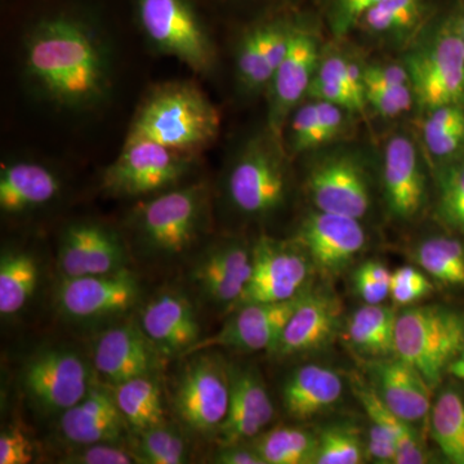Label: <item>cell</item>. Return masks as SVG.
Here are the masks:
<instances>
[{
    "instance_id": "1",
    "label": "cell",
    "mask_w": 464,
    "mask_h": 464,
    "mask_svg": "<svg viewBox=\"0 0 464 464\" xmlns=\"http://www.w3.org/2000/svg\"><path fill=\"white\" fill-rule=\"evenodd\" d=\"M25 72L45 99L65 109H87L108 96V52L93 27L72 14L36 23L25 41Z\"/></svg>"
},
{
    "instance_id": "2",
    "label": "cell",
    "mask_w": 464,
    "mask_h": 464,
    "mask_svg": "<svg viewBox=\"0 0 464 464\" xmlns=\"http://www.w3.org/2000/svg\"><path fill=\"white\" fill-rule=\"evenodd\" d=\"M221 119L191 82H172L150 92L134 115L127 139H145L195 155L215 141Z\"/></svg>"
},
{
    "instance_id": "3",
    "label": "cell",
    "mask_w": 464,
    "mask_h": 464,
    "mask_svg": "<svg viewBox=\"0 0 464 464\" xmlns=\"http://www.w3.org/2000/svg\"><path fill=\"white\" fill-rule=\"evenodd\" d=\"M464 347L463 317L438 306L411 307L396 322L395 353L435 387Z\"/></svg>"
},
{
    "instance_id": "4",
    "label": "cell",
    "mask_w": 464,
    "mask_h": 464,
    "mask_svg": "<svg viewBox=\"0 0 464 464\" xmlns=\"http://www.w3.org/2000/svg\"><path fill=\"white\" fill-rule=\"evenodd\" d=\"M140 27L152 47L198 72L215 65V45L192 0H136Z\"/></svg>"
},
{
    "instance_id": "5",
    "label": "cell",
    "mask_w": 464,
    "mask_h": 464,
    "mask_svg": "<svg viewBox=\"0 0 464 464\" xmlns=\"http://www.w3.org/2000/svg\"><path fill=\"white\" fill-rule=\"evenodd\" d=\"M206 212V188L190 185L172 188L137 209L140 240L149 253L160 257L181 255L197 240Z\"/></svg>"
},
{
    "instance_id": "6",
    "label": "cell",
    "mask_w": 464,
    "mask_h": 464,
    "mask_svg": "<svg viewBox=\"0 0 464 464\" xmlns=\"http://www.w3.org/2000/svg\"><path fill=\"white\" fill-rule=\"evenodd\" d=\"M230 404V366L208 350L191 353L177 377L173 406L191 431H218Z\"/></svg>"
},
{
    "instance_id": "7",
    "label": "cell",
    "mask_w": 464,
    "mask_h": 464,
    "mask_svg": "<svg viewBox=\"0 0 464 464\" xmlns=\"http://www.w3.org/2000/svg\"><path fill=\"white\" fill-rule=\"evenodd\" d=\"M195 155L145 139H127L103 174V188L115 197H145L166 191L188 173Z\"/></svg>"
},
{
    "instance_id": "8",
    "label": "cell",
    "mask_w": 464,
    "mask_h": 464,
    "mask_svg": "<svg viewBox=\"0 0 464 464\" xmlns=\"http://www.w3.org/2000/svg\"><path fill=\"white\" fill-rule=\"evenodd\" d=\"M91 366L69 348H44L23 366L20 381L26 398L43 414L61 415L93 386Z\"/></svg>"
},
{
    "instance_id": "9",
    "label": "cell",
    "mask_w": 464,
    "mask_h": 464,
    "mask_svg": "<svg viewBox=\"0 0 464 464\" xmlns=\"http://www.w3.org/2000/svg\"><path fill=\"white\" fill-rule=\"evenodd\" d=\"M285 168L273 146L255 141L237 158L227 177V194L240 213L264 217L285 200Z\"/></svg>"
},
{
    "instance_id": "10",
    "label": "cell",
    "mask_w": 464,
    "mask_h": 464,
    "mask_svg": "<svg viewBox=\"0 0 464 464\" xmlns=\"http://www.w3.org/2000/svg\"><path fill=\"white\" fill-rule=\"evenodd\" d=\"M411 90L418 102L433 110L464 101V51L460 35L445 33L409 57Z\"/></svg>"
},
{
    "instance_id": "11",
    "label": "cell",
    "mask_w": 464,
    "mask_h": 464,
    "mask_svg": "<svg viewBox=\"0 0 464 464\" xmlns=\"http://www.w3.org/2000/svg\"><path fill=\"white\" fill-rule=\"evenodd\" d=\"M139 297V279L128 267L111 274L63 277L57 290L63 315L84 322L121 315Z\"/></svg>"
},
{
    "instance_id": "12",
    "label": "cell",
    "mask_w": 464,
    "mask_h": 464,
    "mask_svg": "<svg viewBox=\"0 0 464 464\" xmlns=\"http://www.w3.org/2000/svg\"><path fill=\"white\" fill-rule=\"evenodd\" d=\"M304 249L262 237L252 249V274L237 307L288 301L304 289L310 264Z\"/></svg>"
},
{
    "instance_id": "13",
    "label": "cell",
    "mask_w": 464,
    "mask_h": 464,
    "mask_svg": "<svg viewBox=\"0 0 464 464\" xmlns=\"http://www.w3.org/2000/svg\"><path fill=\"white\" fill-rule=\"evenodd\" d=\"M307 290H302L288 301L241 304L221 331L212 337L201 338L186 356L215 347L237 348L249 353L274 351L290 316L297 310Z\"/></svg>"
},
{
    "instance_id": "14",
    "label": "cell",
    "mask_w": 464,
    "mask_h": 464,
    "mask_svg": "<svg viewBox=\"0 0 464 464\" xmlns=\"http://www.w3.org/2000/svg\"><path fill=\"white\" fill-rule=\"evenodd\" d=\"M163 355L142 331L125 324L102 333L93 346V366L111 386L155 375Z\"/></svg>"
},
{
    "instance_id": "15",
    "label": "cell",
    "mask_w": 464,
    "mask_h": 464,
    "mask_svg": "<svg viewBox=\"0 0 464 464\" xmlns=\"http://www.w3.org/2000/svg\"><path fill=\"white\" fill-rule=\"evenodd\" d=\"M366 243L359 219L333 213H313L299 230V244L311 264L325 274H338L353 262Z\"/></svg>"
},
{
    "instance_id": "16",
    "label": "cell",
    "mask_w": 464,
    "mask_h": 464,
    "mask_svg": "<svg viewBox=\"0 0 464 464\" xmlns=\"http://www.w3.org/2000/svg\"><path fill=\"white\" fill-rule=\"evenodd\" d=\"M121 237L106 226L79 222L61 237L58 266L63 277L111 274L127 267Z\"/></svg>"
},
{
    "instance_id": "17",
    "label": "cell",
    "mask_w": 464,
    "mask_h": 464,
    "mask_svg": "<svg viewBox=\"0 0 464 464\" xmlns=\"http://www.w3.org/2000/svg\"><path fill=\"white\" fill-rule=\"evenodd\" d=\"M311 199L322 212L360 219L371 208V188L362 168L353 159L320 161L308 176Z\"/></svg>"
},
{
    "instance_id": "18",
    "label": "cell",
    "mask_w": 464,
    "mask_h": 464,
    "mask_svg": "<svg viewBox=\"0 0 464 464\" xmlns=\"http://www.w3.org/2000/svg\"><path fill=\"white\" fill-rule=\"evenodd\" d=\"M252 274V250L237 241H221L195 261L190 276L198 292L210 304H239Z\"/></svg>"
},
{
    "instance_id": "19",
    "label": "cell",
    "mask_w": 464,
    "mask_h": 464,
    "mask_svg": "<svg viewBox=\"0 0 464 464\" xmlns=\"http://www.w3.org/2000/svg\"><path fill=\"white\" fill-rule=\"evenodd\" d=\"M315 36L306 30L292 29L289 50L271 81L270 125L279 137L284 121L307 93L317 63Z\"/></svg>"
},
{
    "instance_id": "20",
    "label": "cell",
    "mask_w": 464,
    "mask_h": 464,
    "mask_svg": "<svg viewBox=\"0 0 464 464\" xmlns=\"http://www.w3.org/2000/svg\"><path fill=\"white\" fill-rule=\"evenodd\" d=\"M141 328L164 357L186 356L201 340L194 306L179 293H163L150 301Z\"/></svg>"
},
{
    "instance_id": "21",
    "label": "cell",
    "mask_w": 464,
    "mask_h": 464,
    "mask_svg": "<svg viewBox=\"0 0 464 464\" xmlns=\"http://www.w3.org/2000/svg\"><path fill=\"white\" fill-rule=\"evenodd\" d=\"M273 420V401L257 372L230 366V404L218 430L222 445L257 438Z\"/></svg>"
},
{
    "instance_id": "22",
    "label": "cell",
    "mask_w": 464,
    "mask_h": 464,
    "mask_svg": "<svg viewBox=\"0 0 464 464\" xmlns=\"http://www.w3.org/2000/svg\"><path fill=\"white\" fill-rule=\"evenodd\" d=\"M128 423L116 402L114 390L93 383L87 395L60 415V431L67 442L84 447L118 442Z\"/></svg>"
},
{
    "instance_id": "23",
    "label": "cell",
    "mask_w": 464,
    "mask_h": 464,
    "mask_svg": "<svg viewBox=\"0 0 464 464\" xmlns=\"http://www.w3.org/2000/svg\"><path fill=\"white\" fill-rule=\"evenodd\" d=\"M342 304L328 292H310L290 316L274 353L280 356L310 353L325 346L340 328Z\"/></svg>"
},
{
    "instance_id": "24",
    "label": "cell",
    "mask_w": 464,
    "mask_h": 464,
    "mask_svg": "<svg viewBox=\"0 0 464 464\" xmlns=\"http://www.w3.org/2000/svg\"><path fill=\"white\" fill-rule=\"evenodd\" d=\"M384 194L390 212L400 219H411L422 209L426 183L413 142L396 136L384 151Z\"/></svg>"
},
{
    "instance_id": "25",
    "label": "cell",
    "mask_w": 464,
    "mask_h": 464,
    "mask_svg": "<svg viewBox=\"0 0 464 464\" xmlns=\"http://www.w3.org/2000/svg\"><path fill=\"white\" fill-rule=\"evenodd\" d=\"M373 377L382 401L406 422L422 420L431 411L432 387L400 357L374 362Z\"/></svg>"
},
{
    "instance_id": "26",
    "label": "cell",
    "mask_w": 464,
    "mask_h": 464,
    "mask_svg": "<svg viewBox=\"0 0 464 464\" xmlns=\"http://www.w3.org/2000/svg\"><path fill=\"white\" fill-rule=\"evenodd\" d=\"M61 191L60 179L50 168L33 161H14L0 172V209L20 215L51 203Z\"/></svg>"
},
{
    "instance_id": "27",
    "label": "cell",
    "mask_w": 464,
    "mask_h": 464,
    "mask_svg": "<svg viewBox=\"0 0 464 464\" xmlns=\"http://www.w3.org/2000/svg\"><path fill=\"white\" fill-rule=\"evenodd\" d=\"M343 383L340 374L326 366H302L283 386V405L297 420H307L340 401Z\"/></svg>"
},
{
    "instance_id": "28",
    "label": "cell",
    "mask_w": 464,
    "mask_h": 464,
    "mask_svg": "<svg viewBox=\"0 0 464 464\" xmlns=\"http://www.w3.org/2000/svg\"><path fill=\"white\" fill-rule=\"evenodd\" d=\"M398 314L382 304H368L359 308L348 322L350 343L366 356L386 359L395 353V331Z\"/></svg>"
},
{
    "instance_id": "29",
    "label": "cell",
    "mask_w": 464,
    "mask_h": 464,
    "mask_svg": "<svg viewBox=\"0 0 464 464\" xmlns=\"http://www.w3.org/2000/svg\"><path fill=\"white\" fill-rule=\"evenodd\" d=\"M114 395L128 426L137 432L166 423L160 386L155 375L118 384L114 386Z\"/></svg>"
},
{
    "instance_id": "30",
    "label": "cell",
    "mask_w": 464,
    "mask_h": 464,
    "mask_svg": "<svg viewBox=\"0 0 464 464\" xmlns=\"http://www.w3.org/2000/svg\"><path fill=\"white\" fill-rule=\"evenodd\" d=\"M39 267L26 252H3L0 258V314L11 316L29 304L38 288Z\"/></svg>"
},
{
    "instance_id": "31",
    "label": "cell",
    "mask_w": 464,
    "mask_h": 464,
    "mask_svg": "<svg viewBox=\"0 0 464 464\" xmlns=\"http://www.w3.org/2000/svg\"><path fill=\"white\" fill-rule=\"evenodd\" d=\"M357 399L362 402L366 414L372 422L380 424L393 436L398 447V457L395 464H423L427 463L426 451L422 441L418 438L411 423L391 411L382 401L375 390L366 389L362 383H355Z\"/></svg>"
},
{
    "instance_id": "32",
    "label": "cell",
    "mask_w": 464,
    "mask_h": 464,
    "mask_svg": "<svg viewBox=\"0 0 464 464\" xmlns=\"http://www.w3.org/2000/svg\"><path fill=\"white\" fill-rule=\"evenodd\" d=\"M319 436L297 427H277L259 436L253 445L266 464L315 463Z\"/></svg>"
},
{
    "instance_id": "33",
    "label": "cell",
    "mask_w": 464,
    "mask_h": 464,
    "mask_svg": "<svg viewBox=\"0 0 464 464\" xmlns=\"http://www.w3.org/2000/svg\"><path fill=\"white\" fill-rule=\"evenodd\" d=\"M433 440L449 462L464 464V398L447 390L432 406Z\"/></svg>"
},
{
    "instance_id": "34",
    "label": "cell",
    "mask_w": 464,
    "mask_h": 464,
    "mask_svg": "<svg viewBox=\"0 0 464 464\" xmlns=\"http://www.w3.org/2000/svg\"><path fill=\"white\" fill-rule=\"evenodd\" d=\"M415 259L433 279L464 285V246L450 237H431L415 250Z\"/></svg>"
},
{
    "instance_id": "35",
    "label": "cell",
    "mask_w": 464,
    "mask_h": 464,
    "mask_svg": "<svg viewBox=\"0 0 464 464\" xmlns=\"http://www.w3.org/2000/svg\"><path fill=\"white\" fill-rule=\"evenodd\" d=\"M133 456L136 463L181 464L188 459V447L181 433L164 423L140 432Z\"/></svg>"
},
{
    "instance_id": "36",
    "label": "cell",
    "mask_w": 464,
    "mask_h": 464,
    "mask_svg": "<svg viewBox=\"0 0 464 464\" xmlns=\"http://www.w3.org/2000/svg\"><path fill=\"white\" fill-rule=\"evenodd\" d=\"M422 14V0H383L366 11L360 23L374 33L411 29Z\"/></svg>"
},
{
    "instance_id": "37",
    "label": "cell",
    "mask_w": 464,
    "mask_h": 464,
    "mask_svg": "<svg viewBox=\"0 0 464 464\" xmlns=\"http://www.w3.org/2000/svg\"><path fill=\"white\" fill-rule=\"evenodd\" d=\"M362 456V440L351 427H329L319 436L316 464H359Z\"/></svg>"
},
{
    "instance_id": "38",
    "label": "cell",
    "mask_w": 464,
    "mask_h": 464,
    "mask_svg": "<svg viewBox=\"0 0 464 464\" xmlns=\"http://www.w3.org/2000/svg\"><path fill=\"white\" fill-rule=\"evenodd\" d=\"M237 76L241 84L249 91H259L270 85L274 72L268 65L262 50L258 27L244 36L237 50Z\"/></svg>"
},
{
    "instance_id": "39",
    "label": "cell",
    "mask_w": 464,
    "mask_h": 464,
    "mask_svg": "<svg viewBox=\"0 0 464 464\" xmlns=\"http://www.w3.org/2000/svg\"><path fill=\"white\" fill-rule=\"evenodd\" d=\"M440 213L449 225L464 230V164L453 167L440 179Z\"/></svg>"
},
{
    "instance_id": "40",
    "label": "cell",
    "mask_w": 464,
    "mask_h": 464,
    "mask_svg": "<svg viewBox=\"0 0 464 464\" xmlns=\"http://www.w3.org/2000/svg\"><path fill=\"white\" fill-rule=\"evenodd\" d=\"M391 275L386 266L380 262H366L355 274V285L365 304H380L390 295Z\"/></svg>"
},
{
    "instance_id": "41",
    "label": "cell",
    "mask_w": 464,
    "mask_h": 464,
    "mask_svg": "<svg viewBox=\"0 0 464 464\" xmlns=\"http://www.w3.org/2000/svg\"><path fill=\"white\" fill-rule=\"evenodd\" d=\"M414 92L411 85L399 87L366 88V105L372 106L382 116L395 118L404 114L413 105Z\"/></svg>"
},
{
    "instance_id": "42",
    "label": "cell",
    "mask_w": 464,
    "mask_h": 464,
    "mask_svg": "<svg viewBox=\"0 0 464 464\" xmlns=\"http://www.w3.org/2000/svg\"><path fill=\"white\" fill-rule=\"evenodd\" d=\"M432 286L420 271L413 267L398 268L391 275L390 295L398 304H411L426 297Z\"/></svg>"
},
{
    "instance_id": "43",
    "label": "cell",
    "mask_w": 464,
    "mask_h": 464,
    "mask_svg": "<svg viewBox=\"0 0 464 464\" xmlns=\"http://www.w3.org/2000/svg\"><path fill=\"white\" fill-rule=\"evenodd\" d=\"M61 460L69 464H132L136 463L133 453H128L118 442H100L84 445Z\"/></svg>"
},
{
    "instance_id": "44",
    "label": "cell",
    "mask_w": 464,
    "mask_h": 464,
    "mask_svg": "<svg viewBox=\"0 0 464 464\" xmlns=\"http://www.w3.org/2000/svg\"><path fill=\"white\" fill-rule=\"evenodd\" d=\"M319 125H317L316 102L302 106L290 123V148L295 152L307 151L319 146L317 140Z\"/></svg>"
},
{
    "instance_id": "45",
    "label": "cell",
    "mask_w": 464,
    "mask_h": 464,
    "mask_svg": "<svg viewBox=\"0 0 464 464\" xmlns=\"http://www.w3.org/2000/svg\"><path fill=\"white\" fill-rule=\"evenodd\" d=\"M307 93L317 101H326L351 111H362L365 108V105H362L343 85L320 78L316 74L311 82Z\"/></svg>"
},
{
    "instance_id": "46",
    "label": "cell",
    "mask_w": 464,
    "mask_h": 464,
    "mask_svg": "<svg viewBox=\"0 0 464 464\" xmlns=\"http://www.w3.org/2000/svg\"><path fill=\"white\" fill-rule=\"evenodd\" d=\"M34 458V447L26 433L11 427L0 435V464H27Z\"/></svg>"
},
{
    "instance_id": "47",
    "label": "cell",
    "mask_w": 464,
    "mask_h": 464,
    "mask_svg": "<svg viewBox=\"0 0 464 464\" xmlns=\"http://www.w3.org/2000/svg\"><path fill=\"white\" fill-rule=\"evenodd\" d=\"M458 130H464L463 110L459 106H441L431 110L424 123L423 136L429 140Z\"/></svg>"
},
{
    "instance_id": "48",
    "label": "cell",
    "mask_w": 464,
    "mask_h": 464,
    "mask_svg": "<svg viewBox=\"0 0 464 464\" xmlns=\"http://www.w3.org/2000/svg\"><path fill=\"white\" fill-rule=\"evenodd\" d=\"M366 88L399 87L411 85L408 69L401 66H369L362 70Z\"/></svg>"
},
{
    "instance_id": "49",
    "label": "cell",
    "mask_w": 464,
    "mask_h": 464,
    "mask_svg": "<svg viewBox=\"0 0 464 464\" xmlns=\"http://www.w3.org/2000/svg\"><path fill=\"white\" fill-rule=\"evenodd\" d=\"M317 106V125H319V146L323 143L332 141L341 132L343 125V112L340 106L326 101H316Z\"/></svg>"
},
{
    "instance_id": "50",
    "label": "cell",
    "mask_w": 464,
    "mask_h": 464,
    "mask_svg": "<svg viewBox=\"0 0 464 464\" xmlns=\"http://www.w3.org/2000/svg\"><path fill=\"white\" fill-rule=\"evenodd\" d=\"M368 453L380 463H395L398 447L395 439L380 424L372 422L369 432Z\"/></svg>"
},
{
    "instance_id": "51",
    "label": "cell",
    "mask_w": 464,
    "mask_h": 464,
    "mask_svg": "<svg viewBox=\"0 0 464 464\" xmlns=\"http://www.w3.org/2000/svg\"><path fill=\"white\" fill-rule=\"evenodd\" d=\"M381 2H383V0H337L335 30L338 34L346 33L353 24L362 18L366 11Z\"/></svg>"
},
{
    "instance_id": "52",
    "label": "cell",
    "mask_w": 464,
    "mask_h": 464,
    "mask_svg": "<svg viewBox=\"0 0 464 464\" xmlns=\"http://www.w3.org/2000/svg\"><path fill=\"white\" fill-rule=\"evenodd\" d=\"M213 459L219 464H266L257 449L244 447L243 442L222 445Z\"/></svg>"
},
{
    "instance_id": "53",
    "label": "cell",
    "mask_w": 464,
    "mask_h": 464,
    "mask_svg": "<svg viewBox=\"0 0 464 464\" xmlns=\"http://www.w3.org/2000/svg\"><path fill=\"white\" fill-rule=\"evenodd\" d=\"M464 141V130H454V132L441 134L433 139L424 140L430 152L438 158H447L458 151Z\"/></svg>"
},
{
    "instance_id": "54",
    "label": "cell",
    "mask_w": 464,
    "mask_h": 464,
    "mask_svg": "<svg viewBox=\"0 0 464 464\" xmlns=\"http://www.w3.org/2000/svg\"><path fill=\"white\" fill-rule=\"evenodd\" d=\"M464 368V347L462 350V353H460L459 357L456 360V362H453V364L450 365V368H449V372H450L451 374L456 373V372L460 371V369Z\"/></svg>"
},
{
    "instance_id": "55",
    "label": "cell",
    "mask_w": 464,
    "mask_h": 464,
    "mask_svg": "<svg viewBox=\"0 0 464 464\" xmlns=\"http://www.w3.org/2000/svg\"><path fill=\"white\" fill-rule=\"evenodd\" d=\"M456 377L460 378V380H464V368L458 371L457 373H454Z\"/></svg>"
},
{
    "instance_id": "56",
    "label": "cell",
    "mask_w": 464,
    "mask_h": 464,
    "mask_svg": "<svg viewBox=\"0 0 464 464\" xmlns=\"http://www.w3.org/2000/svg\"><path fill=\"white\" fill-rule=\"evenodd\" d=\"M460 38H462L463 51H464V27H463V33H462V35H460Z\"/></svg>"
}]
</instances>
